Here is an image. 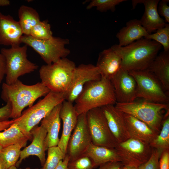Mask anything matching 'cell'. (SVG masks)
Here are the masks:
<instances>
[{"instance_id": "33", "label": "cell", "mask_w": 169, "mask_h": 169, "mask_svg": "<svg viewBox=\"0 0 169 169\" xmlns=\"http://www.w3.org/2000/svg\"><path fill=\"white\" fill-rule=\"evenodd\" d=\"M126 0H92L86 7V9H90L95 7L100 12H105L108 10L114 12L116 6Z\"/></svg>"}, {"instance_id": "22", "label": "cell", "mask_w": 169, "mask_h": 169, "mask_svg": "<svg viewBox=\"0 0 169 169\" xmlns=\"http://www.w3.org/2000/svg\"><path fill=\"white\" fill-rule=\"evenodd\" d=\"M124 114L130 138L138 139L150 144L159 133L144 122L131 115Z\"/></svg>"}, {"instance_id": "7", "label": "cell", "mask_w": 169, "mask_h": 169, "mask_svg": "<svg viewBox=\"0 0 169 169\" xmlns=\"http://www.w3.org/2000/svg\"><path fill=\"white\" fill-rule=\"evenodd\" d=\"M27 51V46L25 44L1 49L0 52L5 59L6 84H12L21 76L38 69V65L28 59Z\"/></svg>"}, {"instance_id": "15", "label": "cell", "mask_w": 169, "mask_h": 169, "mask_svg": "<svg viewBox=\"0 0 169 169\" xmlns=\"http://www.w3.org/2000/svg\"><path fill=\"white\" fill-rule=\"evenodd\" d=\"M33 136L31 143L21 151L19 158L15 166H19L22 161L30 156H35L39 159L42 166L45 161V139L47 134L46 129L43 126L38 125L31 131Z\"/></svg>"}, {"instance_id": "11", "label": "cell", "mask_w": 169, "mask_h": 169, "mask_svg": "<svg viewBox=\"0 0 169 169\" xmlns=\"http://www.w3.org/2000/svg\"><path fill=\"white\" fill-rule=\"evenodd\" d=\"M115 149L123 165L137 167L148 160L154 149L150 144L132 138L118 143Z\"/></svg>"}, {"instance_id": "28", "label": "cell", "mask_w": 169, "mask_h": 169, "mask_svg": "<svg viewBox=\"0 0 169 169\" xmlns=\"http://www.w3.org/2000/svg\"><path fill=\"white\" fill-rule=\"evenodd\" d=\"M26 140H29L15 123L0 132V145L3 148L15 145Z\"/></svg>"}, {"instance_id": "35", "label": "cell", "mask_w": 169, "mask_h": 169, "mask_svg": "<svg viewBox=\"0 0 169 169\" xmlns=\"http://www.w3.org/2000/svg\"><path fill=\"white\" fill-rule=\"evenodd\" d=\"M161 154L159 151L154 149L150 158L140 166L139 169H160L159 159Z\"/></svg>"}, {"instance_id": "38", "label": "cell", "mask_w": 169, "mask_h": 169, "mask_svg": "<svg viewBox=\"0 0 169 169\" xmlns=\"http://www.w3.org/2000/svg\"><path fill=\"white\" fill-rule=\"evenodd\" d=\"M160 169H169V150L163 152L160 159Z\"/></svg>"}, {"instance_id": "8", "label": "cell", "mask_w": 169, "mask_h": 169, "mask_svg": "<svg viewBox=\"0 0 169 169\" xmlns=\"http://www.w3.org/2000/svg\"><path fill=\"white\" fill-rule=\"evenodd\" d=\"M21 42L32 48L46 64H51L67 58L70 53V50L65 47L69 44L67 38L53 36L48 39L40 40L30 35H23Z\"/></svg>"}, {"instance_id": "5", "label": "cell", "mask_w": 169, "mask_h": 169, "mask_svg": "<svg viewBox=\"0 0 169 169\" xmlns=\"http://www.w3.org/2000/svg\"><path fill=\"white\" fill-rule=\"evenodd\" d=\"M76 67L74 62L67 58L44 65L39 70L41 82L50 91L64 94L70 87Z\"/></svg>"}, {"instance_id": "42", "label": "cell", "mask_w": 169, "mask_h": 169, "mask_svg": "<svg viewBox=\"0 0 169 169\" xmlns=\"http://www.w3.org/2000/svg\"><path fill=\"white\" fill-rule=\"evenodd\" d=\"M15 122L14 119L11 120L0 121V132L7 129Z\"/></svg>"}, {"instance_id": "31", "label": "cell", "mask_w": 169, "mask_h": 169, "mask_svg": "<svg viewBox=\"0 0 169 169\" xmlns=\"http://www.w3.org/2000/svg\"><path fill=\"white\" fill-rule=\"evenodd\" d=\"M29 35L40 40L48 39L53 36L51 25L48 20L39 22L32 28Z\"/></svg>"}, {"instance_id": "36", "label": "cell", "mask_w": 169, "mask_h": 169, "mask_svg": "<svg viewBox=\"0 0 169 169\" xmlns=\"http://www.w3.org/2000/svg\"><path fill=\"white\" fill-rule=\"evenodd\" d=\"M169 2V0H162L159 1L157 7L159 15L163 17L166 22L168 23H169V7L167 3Z\"/></svg>"}, {"instance_id": "43", "label": "cell", "mask_w": 169, "mask_h": 169, "mask_svg": "<svg viewBox=\"0 0 169 169\" xmlns=\"http://www.w3.org/2000/svg\"><path fill=\"white\" fill-rule=\"evenodd\" d=\"M10 4V1L8 0H0V6H6Z\"/></svg>"}, {"instance_id": "12", "label": "cell", "mask_w": 169, "mask_h": 169, "mask_svg": "<svg viewBox=\"0 0 169 169\" xmlns=\"http://www.w3.org/2000/svg\"><path fill=\"white\" fill-rule=\"evenodd\" d=\"M92 140L88 126L86 113L78 115L76 125L69 140L66 151L69 161L83 155Z\"/></svg>"}, {"instance_id": "39", "label": "cell", "mask_w": 169, "mask_h": 169, "mask_svg": "<svg viewBox=\"0 0 169 169\" xmlns=\"http://www.w3.org/2000/svg\"><path fill=\"white\" fill-rule=\"evenodd\" d=\"M122 165L120 162H109L100 166L98 169H120Z\"/></svg>"}, {"instance_id": "1", "label": "cell", "mask_w": 169, "mask_h": 169, "mask_svg": "<svg viewBox=\"0 0 169 169\" xmlns=\"http://www.w3.org/2000/svg\"><path fill=\"white\" fill-rule=\"evenodd\" d=\"M111 47L121 58V69L130 72L147 69L162 46L155 41L142 38L126 46L115 44Z\"/></svg>"}, {"instance_id": "41", "label": "cell", "mask_w": 169, "mask_h": 169, "mask_svg": "<svg viewBox=\"0 0 169 169\" xmlns=\"http://www.w3.org/2000/svg\"><path fill=\"white\" fill-rule=\"evenodd\" d=\"M69 161V156L66 154L64 159L60 161L55 169H68V165Z\"/></svg>"}, {"instance_id": "9", "label": "cell", "mask_w": 169, "mask_h": 169, "mask_svg": "<svg viewBox=\"0 0 169 169\" xmlns=\"http://www.w3.org/2000/svg\"><path fill=\"white\" fill-rule=\"evenodd\" d=\"M137 85L136 97L149 101L168 104V94L159 81L147 70L129 72Z\"/></svg>"}, {"instance_id": "32", "label": "cell", "mask_w": 169, "mask_h": 169, "mask_svg": "<svg viewBox=\"0 0 169 169\" xmlns=\"http://www.w3.org/2000/svg\"><path fill=\"white\" fill-rule=\"evenodd\" d=\"M144 38L155 41L163 47L164 51L169 52V24L157 30L156 33L149 34Z\"/></svg>"}, {"instance_id": "26", "label": "cell", "mask_w": 169, "mask_h": 169, "mask_svg": "<svg viewBox=\"0 0 169 169\" xmlns=\"http://www.w3.org/2000/svg\"><path fill=\"white\" fill-rule=\"evenodd\" d=\"M18 14L23 34L29 35L32 28L40 21L39 13L33 8L23 5L19 7Z\"/></svg>"}, {"instance_id": "34", "label": "cell", "mask_w": 169, "mask_h": 169, "mask_svg": "<svg viewBox=\"0 0 169 169\" xmlns=\"http://www.w3.org/2000/svg\"><path fill=\"white\" fill-rule=\"evenodd\" d=\"M92 162L88 156L82 155L75 159L69 161L68 169H94Z\"/></svg>"}, {"instance_id": "19", "label": "cell", "mask_w": 169, "mask_h": 169, "mask_svg": "<svg viewBox=\"0 0 169 169\" xmlns=\"http://www.w3.org/2000/svg\"><path fill=\"white\" fill-rule=\"evenodd\" d=\"M23 34L18 21L0 12V45L19 46Z\"/></svg>"}, {"instance_id": "27", "label": "cell", "mask_w": 169, "mask_h": 169, "mask_svg": "<svg viewBox=\"0 0 169 169\" xmlns=\"http://www.w3.org/2000/svg\"><path fill=\"white\" fill-rule=\"evenodd\" d=\"M28 141L3 148L0 151V164L2 169L15 165L19 158L21 149L25 146Z\"/></svg>"}, {"instance_id": "6", "label": "cell", "mask_w": 169, "mask_h": 169, "mask_svg": "<svg viewBox=\"0 0 169 169\" xmlns=\"http://www.w3.org/2000/svg\"><path fill=\"white\" fill-rule=\"evenodd\" d=\"M115 107L124 113L131 115L144 122L159 133L163 118L162 112L169 109L168 104L148 101H136L125 103L116 102Z\"/></svg>"}, {"instance_id": "21", "label": "cell", "mask_w": 169, "mask_h": 169, "mask_svg": "<svg viewBox=\"0 0 169 169\" xmlns=\"http://www.w3.org/2000/svg\"><path fill=\"white\" fill-rule=\"evenodd\" d=\"M62 103L55 106L41 121V125L46 130L45 139L46 151L51 147L58 146L59 141V133L61 125L60 112Z\"/></svg>"}, {"instance_id": "44", "label": "cell", "mask_w": 169, "mask_h": 169, "mask_svg": "<svg viewBox=\"0 0 169 169\" xmlns=\"http://www.w3.org/2000/svg\"><path fill=\"white\" fill-rule=\"evenodd\" d=\"M120 169H139V168L138 167L134 166L127 165H122L121 166Z\"/></svg>"}, {"instance_id": "40", "label": "cell", "mask_w": 169, "mask_h": 169, "mask_svg": "<svg viewBox=\"0 0 169 169\" xmlns=\"http://www.w3.org/2000/svg\"><path fill=\"white\" fill-rule=\"evenodd\" d=\"M6 73V62L3 55L0 52V84L3 81Z\"/></svg>"}, {"instance_id": "3", "label": "cell", "mask_w": 169, "mask_h": 169, "mask_svg": "<svg viewBox=\"0 0 169 169\" xmlns=\"http://www.w3.org/2000/svg\"><path fill=\"white\" fill-rule=\"evenodd\" d=\"M78 115L116 102L114 88L110 80L101 77L86 83L74 101Z\"/></svg>"}, {"instance_id": "14", "label": "cell", "mask_w": 169, "mask_h": 169, "mask_svg": "<svg viewBox=\"0 0 169 169\" xmlns=\"http://www.w3.org/2000/svg\"><path fill=\"white\" fill-rule=\"evenodd\" d=\"M110 81L114 88L116 102H130L137 98V84L129 72L121 69Z\"/></svg>"}, {"instance_id": "13", "label": "cell", "mask_w": 169, "mask_h": 169, "mask_svg": "<svg viewBox=\"0 0 169 169\" xmlns=\"http://www.w3.org/2000/svg\"><path fill=\"white\" fill-rule=\"evenodd\" d=\"M101 76L98 68L92 64H81L76 66L70 87L64 93L65 100L74 102L88 82L98 80Z\"/></svg>"}, {"instance_id": "47", "label": "cell", "mask_w": 169, "mask_h": 169, "mask_svg": "<svg viewBox=\"0 0 169 169\" xmlns=\"http://www.w3.org/2000/svg\"><path fill=\"white\" fill-rule=\"evenodd\" d=\"M0 169H2V167L1 166L0 164Z\"/></svg>"}, {"instance_id": "45", "label": "cell", "mask_w": 169, "mask_h": 169, "mask_svg": "<svg viewBox=\"0 0 169 169\" xmlns=\"http://www.w3.org/2000/svg\"><path fill=\"white\" fill-rule=\"evenodd\" d=\"M7 169H18L17 168V167L15 166V165H14L13 166H12L10 167H9V168H8ZM24 169H31L29 167H27L26 168H25ZM35 169H38V168H35Z\"/></svg>"}, {"instance_id": "23", "label": "cell", "mask_w": 169, "mask_h": 169, "mask_svg": "<svg viewBox=\"0 0 169 169\" xmlns=\"http://www.w3.org/2000/svg\"><path fill=\"white\" fill-rule=\"evenodd\" d=\"M83 155L90 159L94 168L107 162H120V157L115 148L96 146L92 143L88 146Z\"/></svg>"}, {"instance_id": "37", "label": "cell", "mask_w": 169, "mask_h": 169, "mask_svg": "<svg viewBox=\"0 0 169 169\" xmlns=\"http://www.w3.org/2000/svg\"><path fill=\"white\" fill-rule=\"evenodd\" d=\"M12 112V105L9 101L6 102V104L0 108V121L8 120Z\"/></svg>"}, {"instance_id": "16", "label": "cell", "mask_w": 169, "mask_h": 169, "mask_svg": "<svg viewBox=\"0 0 169 169\" xmlns=\"http://www.w3.org/2000/svg\"><path fill=\"white\" fill-rule=\"evenodd\" d=\"M101 108L109 129L117 143L129 139L124 113L118 110L114 105H107Z\"/></svg>"}, {"instance_id": "17", "label": "cell", "mask_w": 169, "mask_h": 169, "mask_svg": "<svg viewBox=\"0 0 169 169\" xmlns=\"http://www.w3.org/2000/svg\"><path fill=\"white\" fill-rule=\"evenodd\" d=\"M159 1V0H132L134 8L138 4L144 5L145 11L140 21L148 34L164 27L166 23L160 17L158 12L157 7Z\"/></svg>"}, {"instance_id": "10", "label": "cell", "mask_w": 169, "mask_h": 169, "mask_svg": "<svg viewBox=\"0 0 169 169\" xmlns=\"http://www.w3.org/2000/svg\"><path fill=\"white\" fill-rule=\"evenodd\" d=\"M87 123L94 145L115 148L117 142L108 125L101 108L92 109L86 113Z\"/></svg>"}, {"instance_id": "18", "label": "cell", "mask_w": 169, "mask_h": 169, "mask_svg": "<svg viewBox=\"0 0 169 169\" xmlns=\"http://www.w3.org/2000/svg\"><path fill=\"white\" fill-rule=\"evenodd\" d=\"M60 116L63 122V130L58 146L66 154L68 142L76 126L78 117L73 103L64 101L62 103Z\"/></svg>"}, {"instance_id": "25", "label": "cell", "mask_w": 169, "mask_h": 169, "mask_svg": "<svg viewBox=\"0 0 169 169\" xmlns=\"http://www.w3.org/2000/svg\"><path fill=\"white\" fill-rule=\"evenodd\" d=\"M148 34L141 25L140 20L135 19L127 22L126 26L119 30L117 33L116 37L119 40L118 45L124 46Z\"/></svg>"}, {"instance_id": "24", "label": "cell", "mask_w": 169, "mask_h": 169, "mask_svg": "<svg viewBox=\"0 0 169 169\" xmlns=\"http://www.w3.org/2000/svg\"><path fill=\"white\" fill-rule=\"evenodd\" d=\"M160 82L168 94L169 90V52L158 54L147 69Z\"/></svg>"}, {"instance_id": "2", "label": "cell", "mask_w": 169, "mask_h": 169, "mask_svg": "<svg viewBox=\"0 0 169 169\" xmlns=\"http://www.w3.org/2000/svg\"><path fill=\"white\" fill-rule=\"evenodd\" d=\"M2 89L1 98L5 102L9 101L11 104L10 118L13 119L19 117L25 108L32 106L38 99L45 96L50 91L41 82L27 85L19 79L11 84L3 83Z\"/></svg>"}, {"instance_id": "29", "label": "cell", "mask_w": 169, "mask_h": 169, "mask_svg": "<svg viewBox=\"0 0 169 169\" xmlns=\"http://www.w3.org/2000/svg\"><path fill=\"white\" fill-rule=\"evenodd\" d=\"M163 120L161 130L156 138L150 144L154 149L159 151L161 153L169 150V116L167 112Z\"/></svg>"}, {"instance_id": "30", "label": "cell", "mask_w": 169, "mask_h": 169, "mask_svg": "<svg viewBox=\"0 0 169 169\" xmlns=\"http://www.w3.org/2000/svg\"><path fill=\"white\" fill-rule=\"evenodd\" d=\"M47 150V158L40 169H55L60 161L64 159L66 154L58 146L50 147Z\"/></svg>"}, {"instance_id": "46", "label": "cell", "mask_w": 169, "mask_h": 169, "mask_svg": "<svg viewBox=\"0 0 169 169\" xmlns=\"http://www.w3.org/2000/svg\"><path fill=\"white\" fill-rule=\"evenodd\" d=\"M2 148H3V147H2V146L0 145V151H1V150L2 149Z\"/></svg>"}, {"instance_id": "20", "label": "cell", "mask_w": 169, "mask_h": 169, "mask_svg": "<svg viewBox=\"0 0 169 169\" xmlns=\"http://www.w3.org/2000/svg\"><path fill=\"white\" fill-rule=\"evenodd\" d=\"M96 66L101 77L110 80L121 69V59L111 47L99 53Z\"/></svg>"}, {"instance_id": "4", "label": "cell", "mask_w": 169, "mask_h": 169, "mask_svg": "<svg viewBox=\"0 0 169 169\" xmlns=\"http://www.w3.org/2000/svg\"><path fill=\"white\" fill-rule=\"evenodd\" d=\"M65 100L64 93L50 91L44 98L22 112L19 117L14 119V123L29 140H32L31 130Z\"/></svg>"}]
</instances>
